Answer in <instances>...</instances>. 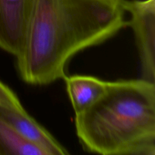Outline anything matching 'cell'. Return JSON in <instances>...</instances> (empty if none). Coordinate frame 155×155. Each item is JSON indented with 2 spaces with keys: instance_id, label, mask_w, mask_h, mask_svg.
Listing matches in <instances>:
<instances>
[{
  "instance_id": "cell-1",
  "label": "cell",
  "mask_w": 155,
  "mask_h": 155,
  "mask_svg": "<svg viewBox=\"0 0 155 155\" xmlns=\"http://www.w3.org/2000/svg\"><path fill=\"white\" fill-rule=\"evenodd\" d=\"M124 0H34L17 58L22 80L48 85L66 77L80 51L128 26Z\"/></svg>"
},
{
  "instance_id": "cell-2",
  "label": "cell",
  "mask_w": 155,
  "mask_h": 155,
  "mask_svg": "<svg viewBox=\"0 0 155 155\" xmlns=\"http://www.w3.org/2000/svg\"><path fill=\"white\" fill-rule=\"evenodd\" d=\"M86 151L103 155H155V83L108 82L104 93L76 114Z\"/></svg>"
},
{
  "instance_id": "cell-3",
  "label": "cell",
  "mask_w": 155,
  "mask_h": 155,
  "mask_svg": "<svg viewBox=\"0 0 155 155\" xmlns=\"http://www.w3.org/2000/svg\"><path fill=\"white\" fill-rule=\"evenodd\" d=\"M140 58L142 79L155 82V0H124Z\"/></svg>"
},
{
  "instance_id": "cell-4",
  "label": "cell",
  "mask_w": 155,
  "mask_h": 155,
  "mask_svg": "<svg viewBox=\"0 0 155 155\" xmlns=\"http://www.w3.org/2000/svg\"><path fill=\"white\" fill-rule=\"evenodd\" d=\"M34 0H0L2 49L18 55Z\"/></svg>"
},
{
  "instance_id": "cell-5",
  "label": "cell",
  "mask_w": 155,
  "mask_h": 155,
  "mask_svg": "<svg viewBox=\"0 0 155 155\" xmlns=\"http://www.w3.org/2000/svg\"><path fill=\"white\" fill-rule=\"evenodd\" d=\"M0 114L22 137L45 151L47 155H65L69 152L25 110L0 105Z\"/></svg>"
},
{
  "instance_id": "cell-6",
  "label": "cell",
  "mask_w": 155,
  "mask_h": 155,
  "mask_svg": "<svg viewBox=\"0 0 155 155\" xmlns=\"http://www.w3.org/2000/svg\"><path fill=\"white\" fill-rule=\"evenodd\" d=\"M64 80L75 115L93 104L104 93L108 84V82L92 76H66Z\"/></svg>"
},
{
  "instance_id": "cell-7",
  "label": "cell",
  "mask_w": 155,
  "mask_h": 155,
  "mask_svg": "<svg viewBox=\"0 0 155 155\" xmlns=\"http://www.w3.org/2000/svg\"><path fill=\"white\" fill-rule=\"evenodd\" d=\"M0 155H47L21 136L0 114Z\"/></svg>"
},
{
  "instance_id": "cell-8",
  "label": "cell",
  "mask_w": 155,
  "mask_h": 155,
  "mask_svg": "<svg viewBox=\"0 0 155 155\" xmlns=\"http://www.w3.org/2000/svg\"><path fill=\"white\" fill-rule=\"evenodd\" d=\"M0 105L16 109V110H24L16 94L1 81H0Z\"/></svg>"
},
{
  "instance_id": "cell-9",
  "label": "cell",
  "mask_w": 155,
  "mask_h": 155,
  "mask_svg": "<svg viewBox=\"0 0 155 155\" xmlns=\"http://www.w3.org/2000/svg\"><path fill=\"white\" fill-rule=\"evenodd\" d=\"M0 48H2V40H1V36H0Z\"/></svg>"
}]
</instances>
